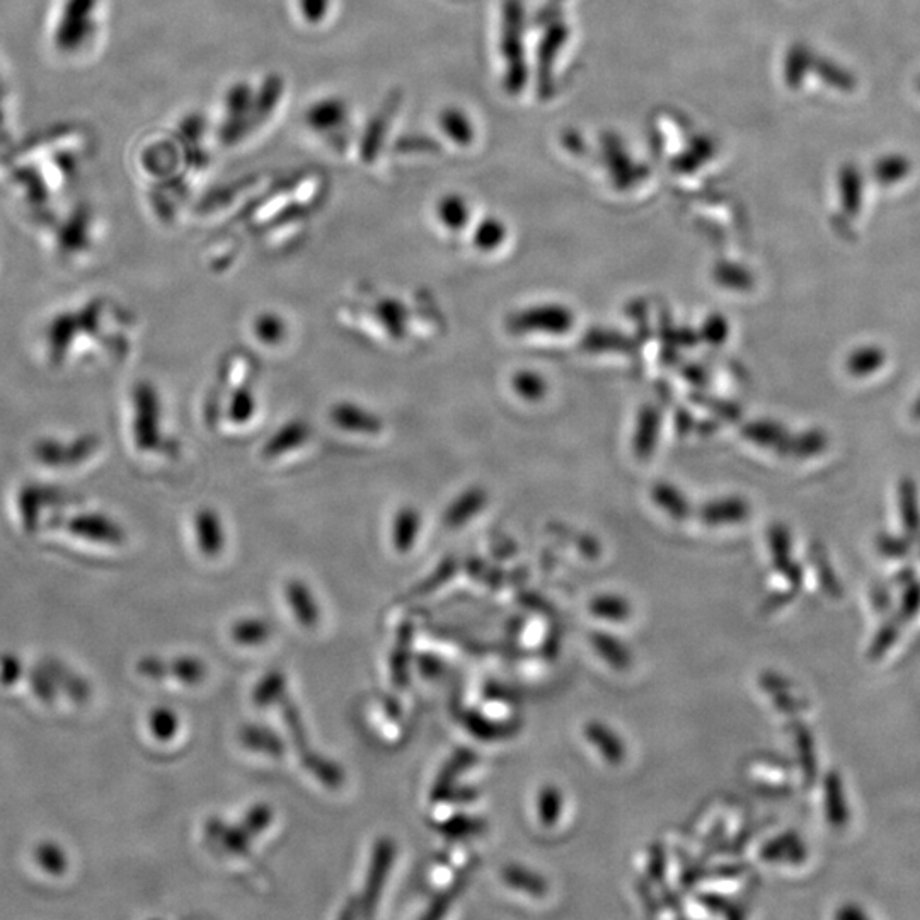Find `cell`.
I'll list each match as a JSON object with an SVG mask.
<instances>
[{"label": "cell", "mask_w": 920, "mask_h": 920, "mask_svg": "<svg viewBox=\"0 0 920 920\" xmlns=\"http://www.w3.org/2000/svg\"><path fill=\"white\" fill-rule=\"evenodd\" d=\"M278 704H280L281 718H283L285 724L289 727L290 735H292L297 752L301 755V760L305 769L311 774L316 776L325 786L331 787V790L340 787L344 779L343 770L336 766L335 763H331V760L323 758V755L311 751L307 733H305L304 723H302V718L299 715L295 704L289 700V695H283L278 701Z\"/></svg>", "instance_id": "1"}, {"label": "cell", "mask_w": 920, "mask_h": 920, "mask_svg": "<svg viewBox=\"0 0 920 920\" xmlns=\"http://www.w3.org/2000/svg\"><path fill=\"white\" fill-rule=\"evenodd\" d=\"M140 676L151 680L174 679L194 685L202 682L206 676V667L194 656H178L173 660H164L161 656H142L137 664Z\"/></svg>", "instance_id": "2"}, {"label": "cell", "mask_w": 920, "mask_h": 920, "mask_svg": "<svg viewBox=\"0 0 920 920\" xmlns=\"http://www.w3.org/2000/svg\"><path fill=\"white\" fill-rule=\"evenodd\" d=\"M350 119V108L346 101L336 96L317 99L305 111V125L311 128L314 134L328 135L340 134L344 130Z\"/></svg>", "instance_id": "3"}, {"label": "cell", "mask_w": 920, "mask_h": 920, "mask_svg": "<svg viewBox=\"0 0 920 920\" xmlns=\"http://www.w3.org/2000/svg\"><path fill=\"white\" fill-rule=\"evenodd\" d=\"M508 325L517 332H563L571 326V314L557 305H539L515 314Z\"/></svg>", "instance_id": "4"}, {"label": "cell", "mask_w": 920, "mask_h": 920, "mask_svg": "<svg viewBox=\"0 0 920 920\" xmlns=\"http://www.w3.org/2000/svg\"><path fill=\"white\" fill-rule=\"evenodd\" d=\"M395 847L391 839H380L374 847L371 854L370 869H368L367 885L364 893V909L365 913L371 916L379 902L380 893H382L386 880H388L389 871H391L392 861H394Z\"/></svg>", "instance_id": "5"}, {"label": "cell", "mask_w": 920, "mask_h": 920, "mask_svg": "<svg viewBox=\"0 0 920 920\" xmlns=\"http://www.w3.org/2000/svg\"><path fill=\"white\" fill-rule=\"evenodd\" d=\"M331 419L336 427L346 433L355 434H379L383 423L376 413L368 412L367 407L358 404L340 403L331 409Z\"/></svg>", "instance_id": "6"}, {"label": "cell", "mask_w": 920, "mask_h": 920, "mask_svg": "<svg viewBox=\"0 0 920 920\" xmlns=\"http://www.w3.org/2000/svg\"><path fill=\"white\" fill-rule=\"evenodd\" d=\"M194 535L203 556H220L226 547V527L215 509L203 508L198 512L194 517Z\"/></svg>", "instance_id": "7"}, {"label": "cell", "mask_w": 920, "mask_h": 920, "mask_svg": "<svg viewBox=\"0 0 920 920\" xmlns=\"http://www.w3.org/2000/svg\"><path fill=\"white\" fill-rule=\"evenodd\" d=\"M421 530V515L415 506H403L392 518L391 541L398 553L406 554L415 547Z\"/></svg>", "instance_id": "8"}, {"label": "cell", "mask_w": 920, "mask_h": 920, "mask_svg": "<svg viewBox=\"0 0 920 920\" xmlns=\"http://www.w3.org/2000/svg\"><path fill=\"white\" fill-rule=\"evenodd\" d=\"M437 123H439L440 131L455 146L466 147L475 140L472 122H470L466 111L461 110V108H443L439 113Z\"/></svg>", "instance_id": "9"}, {"label": "cell", "mask_w": 920, "mask_h": 920, "mask_svg": "<svg viewBox=\"0 0 920 920\" xmlns=\"http://www.w3.org/2000/svg\"><path fill=\"white\" fill-rule=\"evenodd\" d=\"M434 215L439 218L443 229L451 232L466 229L467 222L470 218V206L463 194L446 193L440 197L439 202L434 205Z\"/></svg>", "instance_id": "10"}, {"label": "cell", "mask_w": 920, "mask_h": 920, "mask_svg": "<svg viewBox=\"0 0 920 920\" xmlns=\"http://www.w3.org/2000/svg\"><path fill=\"white\" fill-rule=\"evenodd\" d=\"M585 736L587 740L592 743V747L601 752L602 757H604L608 764L617 766V764L625 760L626 748L625 745H622V740H620L619 736H617L616 731L610 730L607 724L598 723V721H592V723H589L585 727Z\"/></svg>", "instance_id": "11"}, {"label": "cell", "mask_w": 920, "mask_h": 920, "mask_svg": "<svg viewBox=\"0 0 920 920\" xmlns=\"http://www.w3.org/2000/svg\"><path fill=\"white\" fill-rule=\"evenodd\" d=\"M287 601H289L292 613L304 628H314L319 622V605L314 598L313 592L302 581H290L287 585Z\"/></svg>", "instance_id": "12"}, {"label": "cell", "mask_w": 920, "mask_h": 920, "mask_svg": "<svg viewBox=\"0 0 920 920\" xmlns=\"http://www.w3.org/2000/svg\"><path fill=\"white\" fill-rule=\"evenodd\" d=\"M308 431L307 425L299 419L287 423L277 433L273 434L272 439L266 442L265 455L268 457H280L287 452L295 451L299 446L307 442Z\"/></svg>", "instance_id": "13"}, {"label": "cell", "mask_w": 920, "mask_h": 920, "mask_svg": "<svg viewBox=\"0 0 920 920\" xmlns=\"http://www.w3.org/2000/svg\"><path fill=\"white\" fill-rule=\"evenodd\" d=\"M484 503H487V494L482 493L481 490L464 491L446 508L445 517H443L445 526L452 527V529L463 527L466 521L475 518L481 512Z\"/></svg>", "instance_id": "14"}, {"label": "cell", "mask_w": 920, "mask_h": 920, "mask_svg": "<svg viewBox=\"0 0 920 920\" xmlns=\"http://www.w3.org/2000/svg\"><path fill=\"white\" fill-rule=\"evenodd\" d=\"M592 646L595 648V652L607 661L610 667L616 668V670H626V668L631 667L632 664V655L629 652L628 646H626L622 641L617 640V638L610 637L607 632H593L592 638Z\"/></svg>", "instance_id": "15"}, {"label": "cell", "mask_w": 920, "mask_h": 920, "mask_svg": "<svg viewBox=\"0 0 920 920\" xmlns=\"http://www.w3.org/2000/svg\"><path fill=\"white\" fill-rule=\"evenodd\" d=\"M239 740H241L242 745L245 748H250V751L261 752V754L275 755V757H280L283 754L285 747L283 742H281L280 736L277 733H273L268 728L263 727H244L239 733Z\"/></svg>", "instance_id": "16"}, {"label": "cell", "mask_w": 920, "mask_h": 920, "mask_svg": "<svg viewBox=\"0 0 920 920\" xmlns=\"http://www.w3.org/2000/svg\"><path fill=\"white\" fill-rule=\"evenodd\" d=\"M206 834L220 842L229 853L245 854L250 850L251 835L244 827H227L218 820H210Z\"/></svg>", "instance_id": "17"}, {"label": "cell", "mask_w": 920, "mask_h": 920, "mask_svg": "<svg viewBox=\"0 0 920 920\" xmlns=\"http://www.w3.org/2000/svg\"><path fill=\"white\" fill-rule=\"evenodd\" d=\"M503 878L512 889L526 892L532 897H544L547 892V883L541 874L533 873L530 869L521 868V866L509 865L503 869Z\"/></svg>", "instance_id": "18"}, {"label": "cell", "mask_w": 920, "mask_h": 920, "mask_svg": "<svg viewBox=\"0 0 920 920\" xmlns=\"http://www.w3.org/2000/svg\"><path fill=\"white\" fill-rule=\"evenodd\" d=\"M886 353L880 346H861L847 358V370L854 377H869L885 365Z\"/></svg>", "instance_id": "19"}, {"label": "cell", "mask_w": 920, "mask_h": 920, "mask_svg": "<svg viewBox=\"0 0 920 920\" xmlns=\"http://www.w3.org/2000/svg\"><path fill=\"white\" fill-rule=\"evenodd\" d=\"M33 857H35L36 865L40 866L45 873L60 877L67 871V854L56 842H40L36 845Z\"/></svg>", "instance_id": "20"}, {"label": "cell", "mask_w": 920, "mask_h": 920, "mask_svg": "<svg viewBox=\"0 0 920 920\" xmlns=\"http://www.w3.org/2000/svg\"><path fill=\"white\" fill-rule=\"evenodd\" d=\"M253 332L261 343L275 346L287 338V323L278 314L263 313L254 319Z\"/></svg>", "instance_id": "21"}, {"label": "cell", "mask_w": 920, "mask_h": 920, "mask_svg": "<svg viewBox=\"0 0 920 920\" xmlns=\"http://www.w3.org/2000/svg\"><path fill=\"white\" fill-rule=\"evenodd\" d=\"M803 856V847L798 837L793 834L781 835L776 841L764 845L760 857L766 861H798Z\"/></svg>", "instance_id": "22"}, {"label": "cell", "mask_w": 920, "mask_h": 920, "mask_svg": "<svg viewBox=\"0 0 920 920\" xmlns=\"http://www.w3.org/2000/svg\"><path fill=\"white\" fill-rule=\"evenodd\" d=\"M590 613L598 619L625 622L631 616V605L620 596L602 595L593 598L592 604H590Z\"/></svg>", "instance_id": "23"}, {"label": "cell", "mask_w": 920, "mask_h": 920, "mask_svg": "<svg viewBox=\"0 0 920 920\" xmlns=\"http://www.w3.org/2000/svg\"><path fill=\"white\" fill-rule=\"evenodd\" d=\"M149 731L159 742H171L174 736L178 735V715L171 707H155L149 715Z\"/></svg>", "instance_id": "24"}, {"label": "cell", "mask_w": 920, "mask_h": 920, "mask_svg": "<svg viewBox=\"0 0 920 920\" xmlns=\"http://www.w3.org/2000/svg\"><path fill=\"white\" fill-rule=\"evenodd\" d=\"M43 667L52 673L56 685L64 688L71 694L72 700L80 703V701H86L89 697L91 691H89L86 680L80 679L76 673H72L64 665L59 664V661H50V664H45Z\"/></svg>", "instance_id": "25"}, {"label": "cell", "mask_w": 920, "mask_h": 920, "mask_svg": "<svg viewBox=\"0 0 920 920\" xmlns=\"http://www.w3.org/2000/svg\"><path fill=\"white\" fill-rule=\"evenodd\" d=\"M272 637V626L263 619H245L232 628V640L242 646L263 644Z\"/></svg>", "instance_id": "26"}, {"label": "cell", "mask_w": 920, "mask_h": 920, "mask_svg": "<svg viewBox=\"0 0 920 920\" xmlns=\"http://www.w3.org/2000/svg\"><path fill=\"white\" fill-rule=\"evenodd\" d=\"M377 317L392 338H398V340L403 338L404 332H406V311H404L401 302L391 301V299L379 302L377 304Z\"/></svg>", "instance_id": "27"}, {"label": "cell", "mask_w": 920, "mask_h": 920, "mask_svg": "<svg viewBox=\"0 0 920 920\" xmlns=\"http://www.w3.org/2000/svg\"><path fill=\"white\" fill-rule=\"evenodd\" d=\"M475 754L470 751H461L452 757L451 763L446 764L445 769H443L442 774H440L439 781L434 784L433 799H443L449 787H452V782L457 778L464 769L470 766V764L475 763Z\"/></svg>", "instance_id": "28"}, {"label": "cell", "mask_w": 920, "mask_h": 920, "mask_svg": "<svg viewBox=\"0 0 920 920\" xmlns=\"http://www.w3.org/2000/svg\"><path fill=\"white\" fill-rule=\"evenodd\" d=\"M563 814V794L554 786H545L539 791L538 815L544 827L556 826Z\"/></svg>", "instance_id": "29"}, {"label": "cell", "mask_w": 920, "mask_h": 920, "mask_svg": "<svg viewBox=\"0 0 920 920\" xmlns=\"http://www.w3.org/2000/svg\"><path fill=\"white\" fill-rule=\"evenodd\" d=\"M285 680L281 671H269L265 679L257 683L256 691L253 694V701L256 706L268 707L272 704H278L285 695Z\"/></svg>", "instance_id": "30"}, {"label": "cell", "mask_w": 920, "mask_h": 920, "mask_svg": "<svg viewBox=\"0 0 920 920\" xmlns=\"http://www.w3.org/2000/svg\"><path fill=\"white\" fill-rule=\"evenodd\" d=\"M256 409V398H254L253 392H251L250 389H239V391L232 395V400H230V421L236 423V425H245V423H250L251 419L254 418Z\"/></svg>", "instance_id": "31"}, {"label": "cell", "mask_w": 920, "mask_h": 920, "mask_svg": "<svg viewBox=\"0 0 920 920\" xmlns=\"http://www.w3.org/2000/svg\"><path fill=\"white\" fill-rule=\"evenodd\" d=\"M505 239V227L494 218L482 220L475 230L476 248L482 251L496 250Z\"/></svg>", "instance_id": "32"}, {"label": "cell", "mask_w": 920, "mask_h": 920, "mask_svg": "<svg viewBox=\"0 0 920 920\" xmlns=\"http://www.w3.org/2000/svg\"><path fill=\"white\" fill-rule=\"evenodd\" d=\"M29 685H31L33 694L43 703H53L56 694H59V685L52 673L45 667H35L29 670Z\"/></svg>", "instance_id": "33"}, {"label": "cell", "mask_w": 920, "mask_h": 920, "mask_svg": "<svg viewBox=\"0 0 920 920\" xmlns=\"http://www.w3.org/2000/svg\"><path fill=\"white\" fill-rule=\"evenodd\" d=\"M747 514V509L740 502H719L707 506L706 520L711 524H728V521H740Z\"/></svg>", "instance_id": "34"}, {"label": "cell", "mask_w": 920, "mask_h": 920, "mask_svg": "<svg viewBox=\"0 0 920 920\" xmlns=\"http://www.w3.org/2000/svg\"><path fill=\"white\" fill-rule=\"evenodd\" d=\"M512 383L515 392L524 400H538L544 394V380L533 371H518Z\"/></svg>", "instance_id": "35"}, {"label": "cell", "mask_w": 920, "mask_h": 920, "mask_svg": "<svg viewBox=\"0 0 920 920\" xmlns=\"http://www.w3.org/2000/svg\"><path fill=\"white\" fill-rule=\"evenodd\" d=\"M272 808L266 805H256L251 808L250 814L245 815L242 827H244V829L248 830V834L253 837V835L265 832V830L268 829L269 823H272Z\"/></svg>", "instance_id": "36"}, {"label": "cell", "mask_w": 920, "mask_h": 920, "mask_svg": "<svg viewBox=\"0 0 920 920\" xmlns=\"http://www.w3.org/2000/svg\"><path fill=\"white\" fill-rule=\"evenodd\" d=\"M24 667L20 656L14 653H2L0 655V683L9 688L20 682L23 677Z\"/></svg>", "instance_id": "37"}, {"label": "cell", "mask_w": 920, "mask_h": 920, "mask_svg": "<svg viewBox=\"0 0 920 920\" xmlns=\"http://www.w3.org/2000/svg\"><path fill=\"white\" fill-rule=\"evenodd\" d=\"M467 728H469L470 733L472 735L478 736V739L482 740H496L502 739V736H506V730H503L499 724H494L493 721H488V719L481 718V716H469L466 719Z\"/></svg>", "instance_id": "38"}, {"label": "cell", "mask_w": 920, "mask_h": 920, "mask_svg": "<svg viewBox=\"0 0 920 920\" xmlns=\"http://www.w3.org/2000/svg\"><path fill=\"white\" fill-rule=\"evenodd\" d=\"M902 503H904L907 527L917 529L919 527V505H917V493L912 482H905L902 487Z\"/></svg>", "instance_id": "39"}, {"label": "cell", "mask_w": 920, "mask_h": 920, "mask_svg": "<svg viewBox=\"0 0 920 920\" xmlns=\"http://www.w3.org/2000/svg\"><path fill=\"white\" fill-rule=\"evenodd\" d=\"M481 822H479V820H475V818L457 817L449 820V822L443 826L442 830L446 835L463 837V835L476 834V832L481 830Z\"/></svg>", "instance_id": "40"}, {"label": "cell", "mask_w": 920, "mask_h": 920, "mask_svg": "<svg viewBox=\"0 0 920 920\" xmlns=\"http://www.w3.org/2000/svg\"><path fill=\"white\" fill-rule=\"evenodd\" d=\"M299 9L307 23H320L328 14L329 0H299Z\"/></svg>", "instance_id": "41"}, {"label": "cell", "mask_w": 920, "mask_h": 920, "mask_svg": "<svg viewBox=\"0 0 920 920\" xmlns=\"http://www.w3.org/2000/svg\"><path fill=\"white\" fill-rule=\"evenodd\" d=\"M400 648L395 650L394 661H392V671H394V680H400L404 677L406 670L407 652H409V643H412V628L409 631L401 632Z\"/></svg>", "instance_id": "42"}, {"label": "cell", "mask_w": 920, "mask_h": 920, "mask_svg": "<svg viewBox=\"0 0 920 920\" xmlns=\"http://www.w3.org/2000/svg\"><path fill=\"white\" fill-rule=\"evenodd\" d=\"M703 902L707 905V909L715 910V912H721L727 917H740L736 907H733V905H731L730 902L724 900V898L704 897Z\"/></svg>", "instance_id": "43"}, {"label": "cell", "mask_w": 920, "mask_h": 920, "mask_svg": "<svg viewBox=\"0 0 920 920\" xmlns=\"http://www.w3.org/2000/svg\"><path fill=\"white\" fill-rule=\"evenodd\" d=\"M665 854L660 845H655L652 849V859H650V871L656 880H660L665 871Z\"/></svg>", "instance_id": "44"}, {"label": "cell", "mask_w": 920, "mask_h": 920, "mask_svg": "<svg viewBox=\"0 0 920 920\" xmlns=\"http://www.w3.org/2000/svg\"><path fill=\"white\" fill-rule=\"evenodd\" d=\"M912 415H913V418L920 419V395H919V400H917L916 404H913Z\"/></svg>", "instance_id": "45"}]
</instances>
